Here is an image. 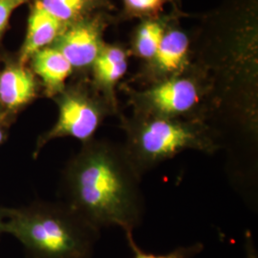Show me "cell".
I'll list each match as a JSON object with an SVG mask.
<instances>
[{"label": "cell", "mask_w": 258, "mask_h": 258, "mask_svg": "<svg viewBox=\"0 0 258 258\" xmlns=\"http://www.w3.org/2000/svg\"><path fill=\"white\" fill-rule=\"evenodd\" d=\"M93 2L94 0H35V3L65 26L81 20L92 7Z\"/></svg>", "instance_id": "12"}, {"label": "cell", "mask_w": 258, "mask_h": 258, "mask_svg": "<svg viewBox=\"0 0 258 258\" xmlns=\"http://www.w3.org/2000/svg\"><path fill=\"white\" fill-rule=\"evenodd\" d=\"M39 91V82L27 65L6 61L0 70V107L10 123L37 99Z\"/></svg>", "instance_id": "6"}, {"label": "cell", "mask_w": 258, "mask_h": 258, "mask_svg": "<svg viewBox=\"0 0 258 258\" xmlns=\"http://www.w3.org/2000/svg\"><path fill=\"white\" fill-rule=\"evenodd\" d=\"M29 62L44 95L52 99L64 90L67 81L74 71L64 55L53 45L37 51Z\"/></svg>", "instance_id": "8"}, {"label": "cell", "mask_w": 258, "mask_h": 258, "mask_svg": "<svg viewBox=\"0 0 258 258\" xmlns=\"http://www.w3.org/2000/svg\"><path fill=\"white\" fill-rule=\"evenodd\" d=\"M188 51V39L180 31L165 33L153 57L157 72L169 78V75H178L184 66Z\"/></svg>", "instance_id": "11"}, {"label": "cell", "mask_w": 258, "mask_h": 258, "mask_svg": "<svg viewBox=\"0 0 258 258\" xmlns=\"http://www.w3.org/2000/svg\"><path fill=\"white\" fill-rule=\"evenodd\" d=\"M165 35L161 24L155 21L145 23L139 31L136 47L139 55L145 58L153 59Z\"/></svg>", "instance_id": "13"}, {"label": "cell", "mask_w": 258, "mask_h": 258, "mask_svg": "<svg viewBox=\"0 0 258 258\" xmlns=\"http://www.w3.org/2000/svg\"><path fill=\"white\" fill-rule=\"evenodd\" d=\"M66 27L59 20L34 2L28 18L27 32L17 60L27 65L37 51L53 45Z\"/></svg>", "instance_id": "9"}, {"label": "cell", "mask_w": 258, "mask_h": 258, "mask_svg": "<svg viewBox=\"0 0 258 258\" xmlns=\"http://www.w3.org/2000/svg\"><path fill=\"white\" fill-rule=\"evenodd\" d=\"M10 126V123L0 120V147L3 146L9 138Z\"/></svg>", "instance_id": "18"}, {"label": "cell", "mask_w": 258, "mask_h": 258, "mask_svg": "<svg viewBox=\"0 0 258 258\" xmlns=\"http://www.w3.org/2000/svg\"><path fill=\"white\" fill-rule=\"evenodd\" d=\"M5 233L14 236L27 258H92L101 231L61 201L37 199L5 208Z\"/></svg>", "instance_id": "2"}, {"label": "cell", "mask_w": 258, "mask_h": 258, "mask_svg": "<svg viewBox=\"0 0 258 258\" xmlns=\"http://www.w3.org/2000/svg\"><path fill=\"white\" fill-rule=\"evenodd\" d=\"M5 233V212L4 207H0V236Z\"/></svg>", "instance_id": "19"}, {"label": "cell", "mask_w": 258, "mask_h": 258, "mask_svg": "<svg viewBox=\"0 0 258 258\" xmlns=\"http://www.w3.org/2000/svg\"><path fill=\"white\" fill-rule=\"evenodd\" d=\"M126 239L128 241L129 247L133 251V258H191L199 254L204 249L203 244L196 243L187 247H178L174 250L166 254H154L146 252L141 249L133 238V232H125Z\"/></svg>", "instance_id": "14"}, {"label": "cell", "mask_w": 258, "mask_h": 258, "mask_svg": "<svg viewBox=\"0 0 258 258\" xmlns=\"http://www.w3.org/2000/svg\"><path fill=\"white\" fill-rule=\"evenodd\" d=\"M203 96V86L196 79L175 75L136 94L133 100L136 114L198 120L195 113L200 107Z\"/></svg>", "instance_id": "5"}, {"label": "cell", "mask_w": 258, "mask_h": 258, "mask_svg": "<svg viewBox=\"0 0 258 258\" xmlns=\"http://www.w3.org/2000/svg\"><path fill=\"white\" fill-rule=\"evenodd\" d=\"M93 67L95 88L115 109L114 89L127 70L125 53L118 47H102Z\"/></svg>", "instance_id": "10"}, {"label": "cell", "mask_w": 258, "mask_h": 258, "mask_svg": "<svg viewBox=\"0 0 258 258\" xmlns=\"http://www.w3.org/2000/svg\"><path fill=\"white\" fill-rule=\"evenodd\" d=\"M73 69L92 66L102 51L101 27L97 21L81 19L64 28L53 43Z\"/></svg>", "instance_id": "7"}, {"label": "cell", "mask_w": 258, "mask_h": 258, "mask_svg": "<svg viewBox=\"0 0 258 258\" xmlns=\"http://www.w3.org/2000/svg\"><path fill=\"white\" fill-rule=\"evenodd\" d=\"M122 147L141 177L185 150L215 153L219 137L204 120L169 119L135 114L122 119Z\"/></svg>", "instance_id": "3"}, {"label": "cell", "mask_w": 258, "mask_h": 258, "mask_svg": "<svg viewBox=\"0 0 258 258\" xmlns=\"http://www.w3.org/2000/svg\"><path fill=\"white\" fill-rule=\"evenodd\" d=\"M98 92L83 83L66 86L54 98L58 114L54 125L37 137L32 156L37 160L47 145L60 138H72L83 144L91 141L105 117L114 108Z\"/></svg>", "instance_id": "4"}, {"label": "cell", "mask_w": 258, "mask_h": 258, "mask_svg": "<svg viewBox=\"0 0 258 258\" xmlns=\"http://www.w3.org/2000/svg\"><path fill=\"white\" fill-rule=\"evenodd\" d=\"M165 0H124L125 6L139 14H150L160 9Z\"/></svg>", "instance_id": "16"}, {"label": "cell", "mask_w": 258, "mask_h": 258, "mask_svg": "<svg viewBox=\"0 0 258 258\" xmlns=\"http://www.w3.org/2000/svg\"><path fill=\"white\" fill-rule=\"evenodd\" d=\"M246 258H258L257 251L249 232L246 233Z\"/></svg>", "instance_id": "17"}, {"label": "cell", "mask_w": 258, "mask_h": 258, "mask_svg": "<svg viewBox=\"0 0 258 258\" xmlns=\"http://www.w3.org/2000/svg\"><path fill=\"white\" fill-rule=\"evenodd\" d=\"M0 120H4V121H6V122H8V123H10L9 121L6 120V118L4 117V114H3V112H2V109H1V107H0ZM10 124H12V123H10Z\"/></svg>", "instance_id": "20"}, {"label": "cell", "mask_w": 258, "mask_h": 258, "mask_svg": "<svg viewBox=\"0 0 258 258\" xmlns=\"http://www.w3.org/2000/svg\"><path fill=\"white\" fill-rule=\"evenodd\" d=\"M30 0H0V37L6 31L15 10Z\"/></svg>", "instance_id": "15"}, {"label": "cell", "mask_w": 258, "mask_h": 258, "mask_svg": "<svg viewBox=\"0 0 258 258\" xmlns=\"http://www.w3.org/2000/svg\"><path fill=\"white\" fill-rule=\"evenodd\" d=\"M141 180L122 144L94 138L65 164L59 201L99 231L115 226L133 232L146 210Z\"/></svg>", "instance_id": "1"}]
</instances>
